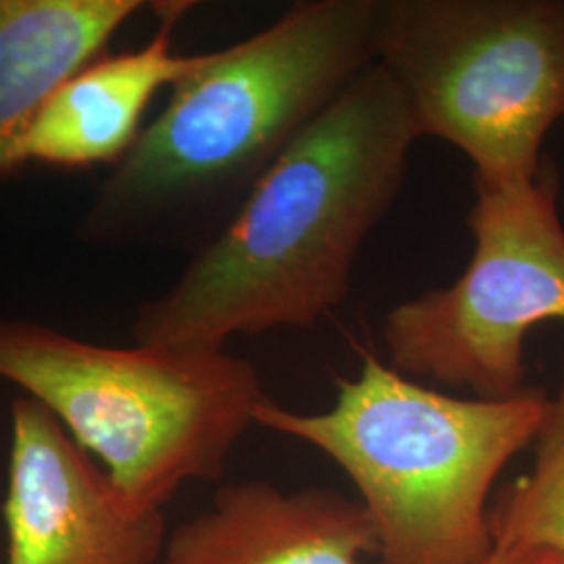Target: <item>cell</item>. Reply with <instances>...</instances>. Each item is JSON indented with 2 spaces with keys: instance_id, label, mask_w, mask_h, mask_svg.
Instances as JSON below:
<instances>
[{
  "instance_id": "10",
  "label": "cell",
  "mask_w": 564,
  "mask_h": 564,
  "mask_svg": "<svg viewBox=\"0 0 564 564\" xmlns=\"http://www.w3.org/2000/svg\"><path fill=\"white\" fill-rule=\"evenodd\" d=\"M139 0H0V176L48 95L141 11Z\"/></svg>"
},
{
  "instance_id": "1",
  "label": "cell",
  "mask_w": 564,
  "mask_h": 564,
  "mask_svg": "<svg viewBox=\"0 0 564 564\" xmlns=\"http://www.w3.org/2000/svg\"><path fill=\"white\" fill-rule=\"evenodd\" d=\"M416 141L395 82L370 67L176 282L142 305L134 343L218 351L237 335L321 323L349 297L362 247L398 202Z\"/></svg>"
},
{
  "instance_id": "4",
  "label": "cell",
  "mask_w": 564,
  "mask_h": 564,
  "mask_svg": "<svg viewBox=\"0 0 564 564\" xmlns=\"http://www.w3.org/2000/svg\"><path fill=\"white\" fill-rule=\"evenodd\" d=\"M0 379L42 403L121 498L163 510L182 485L218 481L268 395L224 349L107 347L0 318Z\"/></svg>"
},
{
  "instance_id": "9",
  "label": "cell",
  "mask_w": 564,
  "mask_h": 564,
  "mask_svg": "<svg viewBox=\"0 0 564 564\" xmlns=\"http://www.w3.org/2000/svg\"><path fill=\"white\" fill-rule=\"evenodd\" d=\"M188 2H165L160 30L137 51L99 57L48 95L13 151V170L25 163L90 167L120 162L141 137V121L163 88L202 67L207 53L181 55L172 32Z\"/></svg>"
},
{
  "instance_id": "6",
  "label": "cell",
  "mask_w": 564,
  "mask_h": 564,
  "mask_svg": "<svg viewBox=\"0 0 564 564\" xmlns=\"http://www.w3.org/2000/svg\"><path fill=\"white\" fill-rule=\"evenodd\" d=\"M475 191V245L463 274L391 307L384 349L389 366L410 379L502 400L527 387L529 333L564 321L561 176L545 158L535 181Z\"/></svg>"
},
{
  "instance_id": "2",
  "label": "cell",
  "mask_w": 564,
  "mask_h": 564,
  "mask_svg": "<svg viewBox=\"0 0 564 564\" xmlns=\"http://www.w3.org/2000/svg\"><path fill=\"white\" fill-rule=\"evenodd\" d=\"M383 0H300L172 88L82 218L90 242L212 241L303 132L377 65Z\"/></svg>"
},
{
  "instance_id": "3",
  "label": "cell",
  "mask_w": 564,
  "mask_h": 564,
  "mask_svg": "<svg viewBox=\"0 0 564 564\" xmlns=\"http://www.w3.org/2000/svg\"><path fill=\"white\" fill-rule=\"evenodd\" d=\"M547 403L531 384L502 400L447 395L364 356L333 408L303 414L268 398L256 424L341 468L375 527L379 564H489L491 489L535 442Z\"/></svg>"
},
{
  "instance_id": "7",
  "label": "cell",
  "mask_w": 564,
  "mask_h": 564,
  "mask_svg": "<svg viewBox=\"0 0 564 564\" xmlns=\"http://www.w3.org/2000/svg\"><path fill=\"white\" fill-rule=\"evenodd\" d=\"M7 564H160L163 510H137L42 403L11 405Z\"/></svg>"
},
{
  "instance_id": "11",
  "label": "cell",
  "mask_w": 564,
  "mask_h": 564,
  "mask_svg": "<svg viewBox=\"0 0 564 564\" xmlns=\"http://www.w3.org/2000/svg\"><path fill=\"white\" fill-rule=\"evenodd\" d=\"M531 447V470L500 489L489 508L494 542L500 550H552L564 556V362Z\"/></svg>"
},
{
  "instance_id": "8",
  "label": "cell",
  "mask_w": 564,
  "mask_h": 564,
  "mask_svg": "<svg viewBox=\"0 0 564 564\" xmlns=\"http://www.w3.org/2000/svg\"><path fill=\"white\" fill-rule=\"evenodd\" d=\"M377 535L360 500L328 487L282 491L262 479L224 485L178 524L160 564H362ZM489 564H564L552 550H500Z\"/></svg>"
},
{
  "instance_id": "5",
  "label": "cell",
  "mask_w": 564,
  "mask_h": 564,
  "mask_svg": "<svg viewBox=\"0 0 564 564\" xmlns=\"http://www.w3.org/2000/svg\"><path fill=\"white\" fill-rule=\"evenodd\" d=\"M377 65L416 137L460 149L473 184L535 181L564 118V2L383 0Z\"/></svg>"
}]
</instances>
